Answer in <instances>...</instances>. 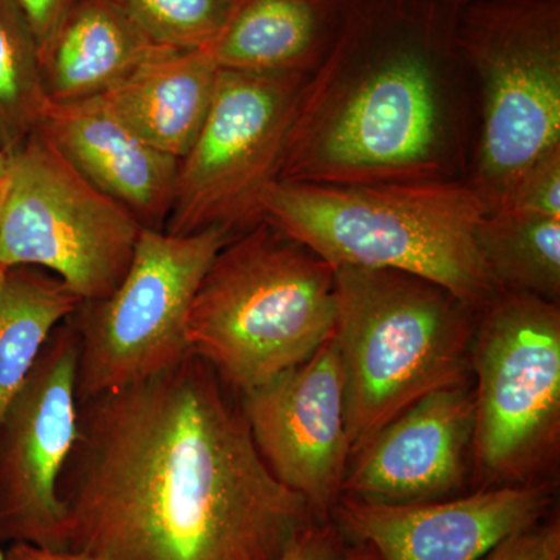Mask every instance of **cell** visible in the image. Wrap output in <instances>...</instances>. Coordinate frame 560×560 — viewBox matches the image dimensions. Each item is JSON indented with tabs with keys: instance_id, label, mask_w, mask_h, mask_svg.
<instances>
[{
	"instance_id": "6da1fadb",
	"label": "cell",
	"mask_w": 560,
	"mask_h": 560,
	"mask_svg": "<svg viewBox=\"0 0 560 560\" xmlns=\"http://www.w3.org/2000/svg\"><path fill=\"white\" fill-rule=\"evenodd\" d=\"M200 357L80 405L66 550L97 560H278L319 522L260 455Z\"/></svg>"
},
{
	"instance_id": "7a4b0ae2",
	"label": "cell",
	"mask_w": 560,
	"mask_h": 560,
	"mask_svg": "<svg viewBox=\"0 0 560 560\" xmlns=\"http://www.w3.org/2000/svg\"><path fill=\"white\" fill-rule=\"evenodd\" d=\"M453 22L455 9L434 0H349L298 95L278 180L467 179L477 94Z\"/></svg>"
},
{
	"instance_id": "3957f363",
	"label": "cell",
	"mask_w": 560,
	"mask_h": 560,
	"mask_svg": "<svg viewBox=\"0 0 560 560\" xmlns=\"http://www.w3.org/2000/svg\"><path fill=\"white\" fill-rule=\"evenodd\" d=\"M485 213L466 179L359 186L276 180L261 201V220L331 267L410 272L477 311L500 291L475 242Z\"/></svg>"
},
{
	"instance_id": "277c9868",
	"label": "cell",
	"mask_w": 560,
	"mask_h": 560,
	"mask_svg": "<svg viewBox=\"0 0 560 560\" xmlns=\"http://www.w3.org/2000/svg\"><path fill=\"white\" fill-rule=\"evenodd\" d=\"M335 324V268L261 220L210 264L191 302L187 346L245 396L311 359Z\"/></svg>"
},
{
	"instance_id": "5b68a950",
	"label": "cell",
	"mask_w": 560,
	"mask_h": 560,
	"mask_svg": "<svg viewBox=\"0 0 560 560\" xmlns=\"http://www.w3.org/2000/svg\"><path fill=\"white\" fill-rule=\"evenodd\" d=\"M335 293L352 453L412 401L470 381L480 311L451 290L410 272L338 267Z\"/></svg>"
},
{
	"instance_id": "8992f818",
	"label": "cell",
	"mask_w": 560,
	"mask_h": 560,
	"mask_svg": "<svg viewBox=\"0 0 560 560\" xmlns=\"http://www.w3.org/2000/svg\"><path fill=\"white\" fill-rule=\"evenodd\" d=\"M453 39L477 94L466 180L495 212L523 172L560 150V0L459 7Z\"/></svg>"
},
{
	"instance_id": "52a82bcc",
	"label": "cell",
	"mask_w": 560,
	"mask_h": 560,
	"mask_svg": "<svg viewBox=\"0 0 560 560\" xmlns=\"http://www.w3.org/2000/svg\"><path fill=\"white\" fill-rule=\"evenodd\" d=\"M470 374L478 470L492 486L539 481L559 452V304L500 290L478 313Z\"/></svg>"
},
{
	"instance_id": "ba28073f",
	"label": "cell",
	"mask_w": 560,
	"mask_h": 560,
	"mask_svg": "<svg viewBox=\"0 0 560 560\" xmlns=\"http://www.w3.org/2000/svg\"><path fill=\"white\" fill-rule=\"evenodd\" d=\"M234 235L140 231L127 275L105 300L70 316L79 335V404L171 370L189 355L187 319L206 271Z\"/></svg>"
},
{
	"instance_id": "9c48e42d",
	"label": "cell",
	"mask_w": 560,
	"mask_h": 560,
	"mask_svg": "<svg viewBox=\"0 0 560 560\" xmlns=\"http://www.w3.org/2000/svg\"><path fill=\"white\" fill-rule=\"evenodd\" d=\"M142 230L38 130L9 154L0 189V270L40 268L81 302L105 300L127 275Z\"/></svg>"
},
{
	"instance_id": "30bf717a",
	"label": "cell",
	"mask_w": 560,
	"mask_h": 560,
	"mask_svg": "<svg viewBox=\"0 0 560 560\" xmlns=\"http://www.w3.org/2000/svg\"><path fill=\"white\" fill-rule=\"evenodd\" d=\"M304 73L220 69L205 124L180 158L164 231L221 228L242 234L261 221V201L278 180Z\"/></svg>"
},
{
	"instance_id": "8fae6325",
	"label": "cell",
	"mask_w": 560,
	"mask_h": 560,
	"mask_svg": "<svg viewBox=\"0 0 560 560\" xmlns=\"http://www.w3.org/2000/svg\"><path fill=\"white\" fill-rule=\"evenodd\" d=\"M79 355L69 318L0 422V541L66 550L60 481L80 433Z\"/></svg>"
},
{
	"instance_id": "7c38bea8",
	"label": "cell",
	"mask_w": 560,
	"mask_h": 560,
	"mask_svg": "<svg viewBox=\"0 0 560 560\" xmlns=\"http://www.w3.org/2000/svg\"><path fill=\"white\" fill-rule=\"evenodd\" d=\"M241 405L276 478L304 497L319 521H329L352 455L334 335L300 366L242 396Z\"/></svg>"
},
{
	"instance_id": "4fadbf2b",
	"label": "cell",
	"mask_w": 560,
	"mask_h": 560,
	"mask_svg": "<svg viewBox=\"0 0 560 560\" xmlns=\"http://www.w3.org/2000/svg\"><path fill=\"white\" fill-rule=\"evenodd\" d=\"M552 503V486L539 480L399 506L340 499L330 515L346 539L382 560H480L539 525Z\"/></svg>"
},
{
	"instance_id": "5bb4252c",
	"label": "cell",
	"mask_w": 560,
	"mask_h": 560,
	"mask_svg": "<svg viewBox=\"0 0 560 560\" xmlns=\"http://www.w3.org/2000/svg\"><path fill=\"white\" fill-rule=\"evenodd\" d=\"M474 427L470 381L431 390L352 453L340 499L396 506L452 499L466 482Z\"/></svg>"
},
{
	"instance_id": "9a60e30c",
	"label": "cell",
	"mask_w": 560,
	"mask_h": 560,
	"mask_svg": "<svg viewBox=\"0 0 560 560\" xmlns=\"http://www.w3.org/2000/svg\"><path fill=\"white\" fill-rule=\"evenodd\" d=\"M38 131L91 186L147 230L164 231L179 161L138 138L101 97L47 101Z\"/></svg>"
},
{
	"instance_id": "2e32d148",
	"label": "cell",
	"mask_w": 560,
	"mask_h": 560,
	"mask_svg": "<svg viewBox=\"0 0 560 560\" xmlns=\"http://www.w3.org/2000/svg\"><path fill=\"white\" fill-rule=\"evenodd\" d=\"M349 0H235L206 50L219 69L311 75L329 51Z\"/></svg>"
},
{
	"instance_id": "e0dca14e",
	"label": "cell",
	"mask_w": 560,
	"mask_h": 560,
	"mask_svg": "<svg viewBox=\"0 0 560 560\" xmlns=\"http://www.w3.org/2000/svg\"><path fill=\"white\" fill-rule=\"evenodd\" d=\"M165 50L113 0H77L40 51L47 95L55 102L101 97Z\"/></svg>"
},
{
	"instance_id": "ac0fdd59",
	"label": "cell",
	"mask_w": 560,
	"mask_h": 560,
	"mask_svg": "<svg viewBox=\"0 0 560 560\" xmlns=\"http://www.w3.org/2000/svg\"><path fill=\"white\" fill-rule=\"evenodd\" d=\"M219 70L206 49L165 50L102 98L138 138L179 161L205 124Z\"/></svg>"
},
{
	"instance_id": "d6986e66",
	"label": "cell",
	"mask_w": 560,
	"mask_h": 560,
	"mask_svg": "<svg viewBox=\"0 0 560 560\" xmlns=\"http://www.w3.org/2000/svg\"><path fill=\"white\" fill-rule=\"evenodd\" d=\"M80 305L61 279L40 268L0 270V422L51 334Z\"/></svg>"
},
{
	"instance_id": "ffe728a7",
	"label": "cell",
	"mask_w": 560,
	"mask_h": 560,
	"mask_svg": "<svg viewBox=\"0 0 560 560\" xmlns=\"http://www.w3.org/2000/svg\"><path fill=\"white\" fill-rule=\"evenodd\" d=\"M475 242L499 290L560 300V219L500 209L485 213Z\"/></svg>"
},
{
	"instance_id": "44dd1931",
	"label": "cell",
	"mask_w": 560,
	"mask_h": 560,
	"mask_svg": "<svg viewBox=\"0 0 560 560\" xmlns=\"http://www.w3.org/2000/svg\"><path fill=\"white\" fill-rule=\"evenodd\" d=\"M49 101L38 44L11 0H0V149L13 153L38 130Z\"/></svg>"
},
{
	"instance_id": "7402d4cb",
	"label": "cell",
	"mask_w": 560,
	"mask_h": 560,
	"mask_svg": "<svg viewBox=\"0 0 560 560\" xmlns=\"http://www.w3.org/2000/svg\"><path fill=\"white\" fill-rule=\"evenodd\" d=\"M132 24L168 50L209 47L230 20L235 0H113Z\"/></svg>"
},
{
	"instance_id": "603a6c76",
	"label": "cell",
	"mask_w": 560,
	"mask_h": 560,
	"mask_svg": "<svg viewBox=\"0 0 560 560\" xmlns=\"http://www.w3.org/2000/svg\"><path fill=\"white\" fill-rule=\"evenodd\" d=\"M501 209L560 219V150L552 151L523 172Z\"/></svg>"
},
{
	"instance_id": "cb8c5ba5",
	"label": "cell",
	"mask_w": 560,
	"mask_h": 560,
	"mask_svg": "<svg viewBox=\"0 0 560 560\" xmlns=\"http://www.w3.org/2000/svg\"><path fill=\"white\" fill-rule=\"evenodd\" d=\"M278 560H350V545L334 522L319 521Z\"/></svg>"
},
{
	"instance_id": "d4e9b609",
	"label": "cell",
	"mask_w": 560,
	"mask_h": 560,
	"mask_svg": "<svg viewBox=\"0 0 560 560\" xmlns=\"http://www.w3.org/2000/svg\"><path fill=\"white\" fill-rule=\"evenodd\" d=\"M11 2L27 22L33 38L38 44L40 57V51L46 49L77 0H11Z\"/></svg>"
},
{
	"instance_id": "484cf974",
	"label": "cell",
	"mask_w": 560,
	"mask_h": 560,
	"mask_svg": "<svg viewBox=\"0 0 560 560\" xmlns=\"http://www.w3.org/2000/svg\"><path fill=\"white\" fill-rule=\"evenodd\" d=\"M544 525L534 526L525 533L517 534L511 539L504 540L499 547L493 548L485 558L480 560H525L534 548L537 547L544 534Z\"/></svg>"
},
{
	"instance_id": "4316f807",
	"label": "cell",
	"mask_w": 560,
	"mask_h": 560,
	"mask_svg": "<svg viewBox=\"0 0 560 560\" xmlns=\"http://www.w3.org/2000/svg\"><path fill=\"white\" fill-rule=\"evenodd\" d=\"M5 560H97L84 552L73 550H51L28 544H11L5 551Z\"/></svg>"
},
{
	"instance_id": "83f0119b",
	"label": "cell",
	"mask_w": 560,
	"mask_h": 560,
	"mask_svg": "<svg viewBox=\"0 0 560 560\" xmlns=\"http://www.w3.org/2000/svg\"><path fill=\"white\" fill-rule=\"evenodd\" d=\"M525 560H560V526L558 521L545 523L539 544Z\"/></svg>"
},
{
	"instance_id": "f1b7e54d",
	"label": "cell",
	"mask_w": 560,
	"mask_h": 560,
	"mask_svg": "<svg viewBox=\"0 0 560 560\" xmlns=\"http://www.w3.org/2000/svg\"><path fill=\"white\" fill-rule=\"evenodd\" d=\"M350 560H382L377 552L368 547V545L357 544L350 547Z\"/></svg>"
},
{
	"instance_id": "f546056e",
	"label": "cell",
	"mask_w": 560,
	"mask_h": 560,
	"mask_svg": "<svg viewBox=\"0 0 560 560\" xmlns=\"http://www.w3.org/2000/svg\"><path fill=\"white\" fill-rule=\"evenodd\" d=\"M7 171H9V154L0 149V187H2L3 180H5Z\"/></svg>"
},
{
	"instance_id": "4dcf8cb0",
	"label": "cell",
	"mask_w": 560,
	"mask_h": 560,
	"mask_svg": "<svg viewBox=\"0 0 560 560\" xmlns=\"http://www.w3.org/2000/svg\"><path fill=\"white\" fill-rule=\"evenodd\" d=\"M434 2L442 3L452 9H459V7L469 5V3L482 2V0H434Z\"/></svg>"
},
{
	"instance_id": "1f68e13d",
	"label": "cell",
	"mask_w": 560,
	"mask_h": 560,
	"mask_svg": "<svg viewBox=\"0 0 560 560\" xmlns=\"http://www.w3.org/2000/svg\"><path fill=\"white\" fill-rule=\"evenodd\" d=\"M0 560H5V551L2 550V547H0Z\"/></svg>"
},
{
	"instance_id": "d6a6232c",
	"label": "cell",
	"mask_w": 560,
	"mask_h": 560,
	"mask_svg": "<svg viewBox=\"0 0 560 560\" xmlns=\"http://www.w3.org/2000/svg\"><path fill=\"white\" fill-rule=\"evenodd\" d=\"M0 189H2V187H0Z\"/></svg>"
}]
</instances>
